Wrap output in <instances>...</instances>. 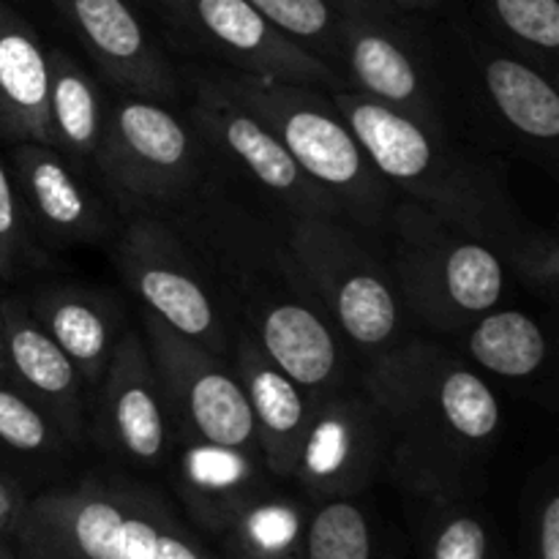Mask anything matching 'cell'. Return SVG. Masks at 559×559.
<instances>
[{
	"mask_svg": "<svg viewBox=\"0 0 559 559\" xmlns=\"http://www.w3.org/2000/svg\"><path fill=\"white\" fill-rule=\"evenodd\" d=\"M109 102L102 82L66 49H49L47 145L96 178Z\"/></svg>",
	"mask_w": 559,
	"mask_h": 559,
	"instance_id": "24",
	"label": "cell"
},
{
	"mask_svg": "<svg viewBox=\"0 0 559 559\" xmlns=\"http://www.w3.org/2000/svg\"><path fill=\"white\" fill-rule=\"evenodd\" d=\"M211 71L282 140L306 178L342 207L349 224L382 235L396 194L369 162L331 91L229 69Z\"/></svg>",
	"mask_w": 559,
	"mask_h": 559,
	"instance_id": "5",
	"label": "cell"
},
{
	"mask_svg": "<svg viewBox=\"0 0 559 559\" xmlns=\"http://www.w3.org/2000/svg\"><path fill=\"white\" fill-rule=\"evenodd\" d=\"M464 349L489 374L527 380L544 369L549 338L540 322L524 311L491 309L469 325Z\"/></svg>",
	"mask_w": 559,
	"mask_h": 559,
	"instance_id": "26",
	"label": "cell"
},
{
	"mask_svg": "<svg viewBox=\"0 0 559 559\" xmlns=\"http://www.w3.org/2000/svg\"><path fill=\"white\" fill-rule=\"evenodd\" d=\"M22 300L44 333L69 355L87 391H96L126 333L118 300L85 284H49Z\"/></svg>",
	"mask_w": 559,
	"mask_h": 559,
	"instance_id": "22",
	"label": "cell"
},
{
	"mask_svg": "<svg viewBox=\"0 0 559 559\" xmlns=\"http://www.w3.org/2000/svg\"><path fill=\"white\" fill-rule=\"evenodd\" d=\"M112 260L147 314L229 360L235 344L233 320L197 257L162 216H123V229L115 235Z\"/></svg>",
	"mask_w": 559,
	"mask_h": 559,
	"instance_id": "10",
	"label": "cell"
},
{
	"mask_svg": "<svg viewBox=\"0 0 559 559\" xmlns=\"http://www.w3.org/2000/svg\"><path fill=\"white\" fill-rule=\"evenodd\" d=\"M502 262L513 267L519 282L546 304L557 300L559 287V243L551 229L522 227L506 249L500 251Z\"/></svg>",
	"mask_w": 559,
	"mask_h": 559,
	"instance_id": "32",
	"label": "cell"
},
{
	"mask_svg": "<svg viewBox=\"0 0 559 559\" xmlns=\"http://www.w3.org/2000/svg\"><path fill=\"white\" fill-rule=\"evenodd\" d=\"M93 435L109 456L136 469H156L173 453L175 435L151 349L140 331H126L96 388Z\"/></svg>",
	"mask_w": 559,
	"mask_h": 559,
	"instance_id": "16",
	"label": "cell"
},
{
	"mask_svg": "<svg viewBox=\"0 0 559 559\" xmlns=\"http://www.w3.org/2000/svg\"><path fill=\"white\" fill-rule=\"evenodd\" d=\"M388 273L399 304L435 331H464L506 293V262L486 240L453 227L418 202H393Z\"/></svg>",
	"mask_w": 559,
	"mask_h": 559,
	"instance_id": "6",
	"label": "cell"
},
{
	"mask_svg": "<svg viewBox=\"0 0 559 559\" xmlns=\"http://www.w3.org/2000/svg\"><path fill=\"white\" fill-rule=\"evenodd\" d=\"M151 213L189 246L233 325L311 402L344 385V338L306 282L282 218L235 191L218 167L194 191Z\"/></svg>",
	"mask_w": 559,
	"mask_h": 559,
	"instance_id": "1",
	"label": "cell"
},
{
	"mask_svg": "<svg viewBox=\"0 0 559 559\" xmlns=\"http://www.w3.org/2000/svg\"><path fill=\"white\" fill-rule=\"evenodd\" d=\"M38 262V246L22 216L14 175L0 153V276L3 282H11L22 267H33Z\"/></svg>",
	"mask_w": 559,
	"mask_h": 559,
	"instance_id": "34",
	"label": "cell"
},
{
	"mask_svg": "<svg viewBox=\"0 0 559 559\" xmlns=\"http://www.w3.org/2000/svg\"><path fill=\"white\" fill-rule=\"evenodd\" d=\"M14 559H222L167 497L126 475L31 495Z\"/></svg>",
	"mask_w": 559,
	"mask_h": 559,
	"instance_id": "4",
	"label": "cell"
},
{
	"mask_svg": "<svg viewBox=\"0 0 559 559\" xmlns=\"http://www.w3.org/2000/svg\"><path fill=\"white\" fill-rule=\"evenodd\" d=\"M467 66L469 93H475L495 129L530 151L555 156L559 140L555 80L511 49L491 44L469 49Z\"/></svg>",
	"mask_w": 559,
	"mask_h": 559,
	"instance_id": "19",
	"label": "cell"
},
{
	"mask_svg": "<svg viewBox=\"0 0 559 559\" xmlns=\"http://www.w3.org/2000/svg\"><path fill=\"white\" fill-rule=\"evenodd\" d=\"M360 388L385 426V473L426 502L473 500L502 429L500 399L480 371L442 344L409 338L374 355Z\"/></svg>",
	"mask_w": 559,
	"mask_h": 559,
	"instance_id": "2",
	"label": "cell"
},
{
	"mask_svg": "<svg viewBox=\"0 0 559 559\" xmlns=\"http://www.w3.org/2000/svg\"><path fill=\"white\" fill-rule=\"evenodd\" d=\"M522 559H559V491L555 475L533 480L522 508Z\"/></svg>",
	"mask_w": 559,
	"mask_h": 559,
	"instance_id": "33",
	"label": "cell"
},
{
	"mask_svg": "<svg viewBox=\"0 0 559 559\" xmlns=\"http://www.w3.org/2000/svg\"><path fill=\"white\" fill-rule=\"evenodd\" d=\"M338 74L349 91H358L426 129L453 136L448 85L418 38L399 22L342 14Z\"/></svg>",
	"mask_w": 559,
	"mask_h": 559,
	"instance_id": "12",
	"label": "cell"
},
{
	"mask_svg": "<svg viewBox=\"0 0 559 559\" xmlns=\"http://www.w3.org/2000/svg\"><path fill=\"white\" fill-rule=\"evenodd\" d=\"M3 355L9 380L52 420L71 445L87 437V385L69 355L44 333L27 304L0 295Z\"/></svg>",
	"mask_w": 559,
	"mask_h": 559,
	"instance_id": "18",
	"label": "cell"
},
{
	"mask_svg": "<svg viewBox=\"0 0 559 559\" xmlns=\"http://www.w3.org/2000/svg\"><path fill=\"white\" fill-rule=\"evenodd\" d=\"M388 469V437L366 391L336 388L311 402L293 478L311 502L360 497Z\"/></svg>",
	"mask_w": 559,
	"mask_h": 559,
	"instance_id": "14",
	"label": "cell"
},
{
	"mask_svg": "<svg viewBox=\"0 0 559 559\" xmlns=\"http://www.w3.org/2000/svg\"><path fill=\"white\" fill-rule=\"evenodd\" d=\"M5 162L33 238L52 249H66L104 243L115 235L118 213L107 191L93 175L66 162L55 147L44 142H14Z\"/></svg>",
	"mask_w": 559,
	"mask_h": 559,
	"instance_id": "15",
	"label": "cell"
},
{
	"mask_svg": "<svg viewBox=\"0 0 559 559\" xmlns=\"http://www.w3.org/2000/svg\"><path fill=\"white\" fill-rule=\"evenodd\" d=\"M49 49L36 27L0 0V140L47 145Z\"/></svg>",
	"mask_w": 559,
	"mask_h": 559,
	"instance_id": "23",
	"label": "cell"
},
{
	"mask_svg": "<svg viewBox=\"0 0 559 559\" xmlns=\"http://www.w3.org/2000/svg\"><path fill=\"white\" fill-rule=\"evenodd\" d=\"M338 11L349 16H369V20H391L402 16L396 0H336Z\"/></svg>",
	"mask_w": 559,
	"mask_h": 559,
	"instance_id": "36",
	"label": "cell"
},
{
	"mask_svg": "<svg viewBox=\"0 0 559 559\" xmlns=\"http://www.w3.org/2000/svg\"><path fill=\"white\" fill-rule=\"evenodd\" d=\"M142 333L178 440L216 442L260 453L249 402L233 364L153 314L142 320Z\"/></svg>",
	"mask_w": 559,
	"mask_h": 559,
	"instance_id": "11",
	"label": "cell"
},
{
	"mask_svg": "<svg viewBox=\"0 0 559 559\" xmlns=\"http://www.w3.org/2000/svg\"><path fill=\"white\" fill-rule=\"evenodd\" d=\"M418 546L420 559H502L495 527L473 500L429 502Z\"/></svg>",
	"mask_w": 559,
	"mask_h": 559,
	"instance_id": "28",
	"label": "cell"
},
{
	"mask_svg": "<svg viewBox=\"0 0 559 559\" xmlns=\"http://www.w3.org/2000/svg\"><path fill=\"white\" fill-rule=\"evenodd\" d=\"M0 377H9V371H5V355H3V322H0Z\"/></svg>",
	"mask_w": 559,
	"mask_h": 559,
	"instance_id": "38",
	"label": "cell"
},
{
	"mask_svg": "<svg viewBox=\"0 0 559 559\" xmlns=\"http://www.w3.org/2000/svg\"><path fill=\"white\" fill-rule=\"evenodd\" d=\"M309 513V497L273 484L246 506L211 546L222 559H300Z\"/></svg>",
	"mask_w": 559,
	"mask_h": 559,
	"instance_id": "25",
	"label": "cell"
},
{
	"mask_svg": "<svg viewBox=\"0 0 559 559\" xmlns=\"http://www.w3.org/2000/svg\"><path fill=\"white\" fill-rule=\"evenodd\" d=\"M489 14L513 55L557 76L559 0H489ZM506 47V49H508Z\"/></svg>",
	"mask_w": 559,
	"mask_h": 559,
	"instance_id": "30",
	"label": "cell"
},
{
	"mask_svg": "<svg viewBox=\"0 0 559 559\" xmlns=\"http://www.w3.org/2000/svg\"><path fill=\"white\" fill-rule=\"evenodd\" d=\"M282 480L267 473L260 453L202 440H180L175 462V491L189 522L216 538L246 506Z\"/></svg>",
	"mask_w": 559,
	"mask_h": 559,
	"instance_id": "20",
	"label": "cell"
},
{
	"mask_svg": "<svg viewBox=\"0 0 559 559\" xmlns=\"http://www.w3.org/2000/svg\"><path fill=\"white\" fill-rule=\"evenodd\" d=\"M162 9L186 41L213 55L222 69L322 91L347 87L331 63L293 41L246 0H167Z\"/></svg>",
	"mask_w": 559,
	"mask_h": 559,
	"instance_id": "13",
	"label": "cell"
},
{
	"mask_svg": "<svg viewBox=\"0 0 559 559\" xmlns=\"http://www.w3.org/2000/svg\"><path fill=\"white\" fill-rule=\"evenodd\" d=\"M0 559H14V555H9L5 549H0Z\"/></svg>",
	"mask_w": 559,
	"mask_h": 559,
	"instance_id": "39",
	"label": "cell"
},
{
	"mask_svg": "<svg viewBox=\"0 0 559 559\" xmlns=\"http://www.w3.org/2000/svg\"><path fill=\"white\" fill-rule=\"evenodd\" d=\"M235 374L243 385L254 420L257 445L267 473L282 484H289L298 456L300 437L311 413V399L293 377L278 369L246 331L235 328L233 355Z\"/></svg>",
	"mask_w": 559,
	"mask_h": 559,
	"instance_id": "21",
	"label": "cell"
},
{
	"mask_svg": "<svg viewBox=\"0 0 559 559\" xmlns=\"http://www.w3.org/2000/svg\"><path fill=\"white\" fill-rule=\"evenodd\" d=\"M80 38L98 76L131 96L175 102L183 91L178 69L129 0H49Z\"/></svg>",
	"mask_w": 559,
	"mask_h": 559,
	"instance_id": "17",
	"label": "cell"
},
{
	"mask_svg": "<svg viewBox=\"0 0 559 559\" xmlns=\"http://www.w3.org/2000/svg\"><path fill=\"white\" fill-rule=\"evenodd\" d=\"M27 500L31 495L22 480L0 469V549H5L9 555H14V540L20 533L22 516H25Z\"/></svg>",
	"mask_w": 559,
	"mask_h": 559,
	"instance_id": "35",
	"label": "cell"
},
{
	"mask_svg": "<svg viewBox=\"0 0 559 559\" xmlns=\"http://www.w3.org/2000/svg\"><path fill=\"white\" fill-rule=\"evenodd\" d=\"M213 158L189 118L167 102L120 93L109 102L96 180L120 216L151 213L194 191Z\"/></svg>",
	"mask_w": 559,
	"mask_h": 559,
	"instance_id": "7",
	"label": "cell"
},
{
	"mask_svg": "<svg viewBox=\"0 0 559 559\" xmlns=\"http://www.w3.org/2000/svg\"><path fill=\"white\" fill-rule=\"evenodd\" d=\"M189 123L200 134L213 164L246 186L262 207L282 222L306 216L344 218L342 207L311 183L276 134L233 96L211 69L189 74Z\"/></svg>",
	"mask_w": 559,
	"mask_h": 559,
	"instance_id": "9",
	"label": "cell"
},
{
	"mask_svg": "<svg viewBox=\"0 0 559 559\" xmlns=\"http://www.w3.org/2000/svg\"><path fill=\"white\" fill-rule=\"evenodd\" d=\"M293 41L338 71L342 11L336 0H246Z\"/></svg>",
	"mask_w": 559,
	"mask_h": 559,
	"instance_id": "31",
	"label": "cell"
},
{
	"mask_svg": "<svg viewBox=\"0 0 559 559\" xmlns=\"http://www.w3.org/2000/svg\"><path fill=\"white\" fill-rule=\"evenodd\" d=\"M440 0H396V9L402 11H418V9H431V5H437Z\"/></svg>",
	"mask_w": 559,
	"mask_h": 559,
	"instance_id": "37",
	"label": "cell"
},
{
	"mask_svg": "<svg viewBox=\"0 0 559 559\" xmlns=\"http://www.w3.org/2000/svg\"><path fill=\"white\" fill-rule=\"evenodd\" d=\"M0 284H3V276H0Z\"/></svg>",
	"mask_w": 559,
	"mask_h": 559,
	"instance_id": "41",
	"label": "cell"
},
{
	"mask_svg": "<svg viewBox=\"0 0 559 559\" xmlns=\"http://www.w3.org/2000/svg\"><path fill=\"white\" fill-rule=\"evenodd\" d=\"M300 559H385L369 508L358 497L311 502Z\"/></svg>",
	"mask_w": 559,
	"mask_h": 559,
	"instance_id": "27",
	"label": "cell"
},
{
	"mask_svg": "<svg viewBox=\"0 0 559 559\" xmlns=\"http://www.w3.org/2000/svg\"><path fill=\"white\" fill-rule=\"evenodd\" d=\"M71 448L58 426L9 377H0V459L47 467L69 456Z\"/></svg>",
	"mask_w": 559,
	"mask_h": 559,
	"instance_id": "29",
	"label": "cell"
},
{
	"mask_svg": "<svg viewBox=\"0 0 559 559\" xmlns=\"http://www.w3.org/2000/svg\"><path fill=\"white\" fill-rule=\"evenodd\" d=\"M156 3H158V5H164V3H167V0H156Z\"/></svg>",
	"mask_w": 559,
	"mask_h": 559,
	"instance_id": "40",
	"label": "cell"
},
{
	"mask_svg": "<svg viewBox=\"0 0 559 559\" xmlns=\"http://www.w3.org/2000/svg\"><path fill=\"white\" fill-rule=\"evenodd\" d=\"M331 98L393 194L418 202L497 251L524 227L500 169L464 151L451 134L426 129L349 87L331 91Z\"/></svg>",
	"mask_w": 559,
	"mask_h": 559,
	"instance_id": "3",
	"label": "cell"
},
{
	"mask_svg": "<svg viewBox=\"0 0 559 559\" xmlns=\"http://www.w3.org/2000/svg\"><path fill=\"white\" fill-rule=\"evenodd\" d=\"M284 233L342 338L371 358L393 347L402 331V304L364 229L347 218L306 216L284 222Z\"/></svg>",
	"mask_w": 559,
	"mask_h": 559,
	"instance_id": "8",
	"label": "cell"
}]
</instances>
